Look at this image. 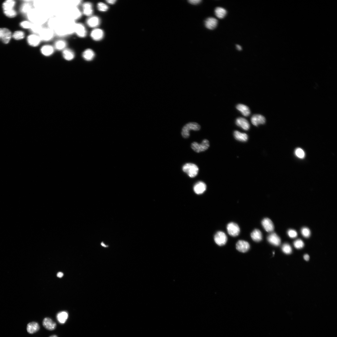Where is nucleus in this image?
<instances>
[{
	"label": "nucleus",
	"mask_w": 337,
	"mask_h": 337,
	"mask_svg": "<svg viewBox=\"0 0 337 337\" xmlns=\"http://www.w3.org/2000/svg\"><path fill=\"white\" fill-rule=\"evenodd\" d=\"M13 37L16 40H20L23 39L25 37L24 33L21 31L15 32L13 35Z\"/></svg>",
	"instance_id": "obj_37"
},
{
	"label": "nucleus",
	"mask_w": 337,
	"mask_h": 337,
	"mask_svg": "<svg viewBox=\"0 0 337 337\" xmlns=\"http://www.w3.org/2000/svg\"><path fill=\"white\" fill-rule=\"evenodd\" d=\"M49 337H58L56 335H53Z\"/></svg>",
	"instance_id": "obj_53"
},
{
	"label": "nucleus",
	"mask_w": 337,
	"mask_h": 337,
	"mask_svg": "<svg viewBox=\"0 0 337 337\" xmlns=\"http://www.w3.org/2000/svg\"><path fill=\"white\" fill-rule=\"evenodd\" d=\"M206 185L203 182L199 181L197 183L193 188L195 192L197 195L203 193L206 189Z\"/></svg>",
	"instance_id": "obj_15"
},
{
	"label": "nucleus",
	"mask_w": 337,
	"mask_h": 337,
	"mask_svg": "<svg viewBox=\"0 0 337 337\" xmlns=\"http://www.w3.org/2000/svg\"><path fill=\"white\" fill-rule=\"evenodd\" d=\"M295 153L296 156L300 159L303 158L305 156L304 151L300 148H298L296 150Z\"/></svg>",
	"instance_id": "obj_41"
},
{
	"label": "nucleus",
	"mask_w": 337,
	"mask_h": 337,
	"mask_svg": "<svg viewBox=\"0 0 337 337\" xmlns=\"http://www.w3.org/2000/svg\"><path fill=\"white\" fill-rule=\"evenodd\" d=\"M3 28H0V38L1 39L3 33Z\"/></svg>",
	"instance_id": "obj_51"
},
{
	"label": "nucleus",
	"mask_w": 337,
	"mask_h": 337,
	"mask_svg": "<svg viewBox=\"0 0 337 337\" xmlns=\"http://www.w3.org/2000/svg\"><path fill=\"white\" fill-rule=\"evenodd\" d=\"M32 9L31 5L30 3L26 2L23 4L21 8V11L24 13H27Z\"/></svg>",
	"instance_id": "obj_36"
},
{
	"label": "nucleus",
	"mask_w": 337,
	"mask_h": 337,
	"mask_svg": "<svg viewBox=\"0 0 337 337\" xmlns=\"http://www.w3.org/2000/svg\"><path fill=\"white\" fill-rule=\"evenodd\" d=\"M302 235L305 238H308L310 236L311 232L309 229L307 228H303L301 230Z\"/></svg>",
	"instance_id": "obj_43"
},
{
	"label": "nucleus",
	"mask_w": 337,
	"mask_h": 337,
	"mask_svg": "<svg viewBox=\"0 0 337 337\" xmlns=\"http://www.w3.org/2000/svg\"><path fill=\"white\" fill-rule=\"evenodd\" d=\"M262 224L266 231L271 232L274 231V226L271 220L267 218H265L262 220Z\"/></svg>",
	"instance_id": "obj_19"
},
{
	"label": "nucleus",
	"mask_w": 337,
	"mask_h": 337,
	"mask_svg": "<svg viewBox=\"0 0 337 337\" xmlns=\"http://www.w3.org/2000/svg\"><path fill=\"white\" fill-rule=\"evenodd\" d=\"M3 31L1 39L5 44L8 43L11 38L12 34L10 31L7 28H3Z\"/></svg>",
	"instance_id": "obj_27"
},
{
	"label": "nucleus",
	"mask_w": 337,
	"mask_h": 337,
	"mask_svg": "<svg viewBox=\"0 0 337 337\" xmlns=\"http://www.w3.org/2000/svg\"><path fill=\"white\" fill-rule=\"evenodd\" d=\"M215 13L216 16L218 18L220 19H222L225 16L227 12L224 8L218 7L215 9Z\"/></svg>",
	"instance_id": "obj_33"
},
{
	"label": "nucleus",
	"mask_w": 337,
	"mask_h": 337,
	"mask_svg": "<svg viewBox=\"0 0 337 337\" xmlns=\"http://www.w3.org/2000/svg\"><path fill=\"white\" fill-rule=\"evenodd\" d=\"M98 10L101 12H105L109 9V7L105 4L102 2H99L98 4Z\"/></svg>",
	"instance_id": "obj_42"
},
{
	"label": "nucleus",
	"mask_w": 337,
	"mask_h": 337,
	"mask_svg": "<svg viewBox=\"0 0 337 337\" xmlns=\"http://www.w3.org/2000/svg\"><path fill=\"white\" fill-rule=\"evenodd\" d=\"M67 45L66 42L65 40L60 39L56 41L54 44L55 49L58 51H62L66 48Z\"/></svg>",
	"instance_id": "obj_28"
},
{
	"label": "nucleus",
	"mask_w": 337,
	"mask_h": 337,
	"mask_svg": "<svg viewBox=\"0 0 337 337\" xmlns=\"http://www.w3.org/2000/svg\"><path fill=\"white\" fill-rule=\"evenodd\" d=\"M101 246H102V247H104V248H107V247H109V246H107V245H105V244H104V242H101Z\"/></svg>",
	"instance_id": "obj_50"
},
{
	"label": "nucleus",
	"mask_w": 337,
	"mask_h": 337,
	"mask_svg": "<svg viewBox=\"0 0 337 337\" xmlns=\"http://www.w3.org/2000/svg\"><path fill=\"white\" fill-rule=\"evenodd\" d=\"M227 230L229 235L233 237L238 236L240 232L239 226L233 222L230 223L228 224Z\"/></svg>",
	"instance_id": "obj_8"
},
{
	"label": "nucleus",
	"mask_w": 337,
	"mask_h": 337,
	"mask_svg": "<svg viewBox=\"0 0 337 337\" xmlns=\"http://www.w3.org/2000/svg\"><path fill=\"white\" fill-rule=\"evenodd\" d=\"M267 240L270 243L275 246H279L281 243L280 238L275 233L270 234L267 237Z\"/></svg>",
	"instance_id": "obj_18"
},
{
	"label": "nucleus",
	"mask_w": 337,
	"mask_h": 337,
	"mask_svg": "<svg viewBox=\"0 0 337 337\" xmlns=\"http://www.w3.org/2000/svg\"><path fill=\"white\" fill-rule=\"evenodd\" d=\"M95 56L94 52L91 49H87L84 50L82 54V57L86 61H90L93 59Z\"/></svg>",
	"instance_id": "obj_26"
},
{
	"label": "nucleus",
	"mask_w": 337,
	"mask_h": 337,
	"mask_svg": "<svg viewBox=\"0 0 337 337\" xmlns=\"http://www.w3.org/2000/svg\"><path fill=\"white\" fill-rule=\"evenodd\" d=\"M90 36L93 40L98 41L102 39L104 36V33L102 30L96 28L91 31Z\"/></svg>",
	"instance_id": "obj_14"
},
{
	"label": "nucleus",
	"mask_w": 337,
	"mask_h": 337,
	"mask_svg": "<svg viewBox=\"0 0 337 337\" xmlns=\"http://www.w3.org/2000/svg\"><path fill=\"white\" fill-rule=\"evenodd\" d=\"M55 34L54 30L49 28H43L38 35L42 41L48 42L52 40Z\"/></svg>",
	"instance_id": "obj_4"
},
{
	"label": "nucleus",
	"mask_w": 337,
	"mask_h": 337,
	"mask_svg": "<svg viewBox=\"0 0 337 337\" xmlns=\"http://www.w3.org/2000/svg\"><path fill=\"white\" fill-rule=\"evenodd\" d=\"M250 247V245L248 242L244 240L238 241L236 245L237 249L242 253L247 252L249 250Z\"/></svg>",
	"instance_id": "obj_12"
},
{
	"label": "nucleus",
	"mask_w": 337,
	"mask_h": 337,
	"mask_svg": "<svg viewBox=\"0 0 337 337\" xmlns=\"http://www.w3.org/2000/svg\"><path fill=\"white\" fill-rule=\"evenodd\" d=\"M83 13L87 16H91L93 13L92 5L91 3L86 2L83 5Z\"/></svg>",
	"instance_id": "obj_23"
},
{
	"label": "nucleus",
	"mask_w": 337,
	"mask_h": 337,
	"mask_svg": "<svg viewBox=\"0 0 337 337\" xmlns=\"http://www.w3.org/2000/svg\"><path fill=\"white\" fill-rule=\"evenodd\" d=\"M282 250L283 252L286 254H290L292 252V248L288 244L283 245L282 247Z\"/></svg>",
	"instance_id": "obj_39"
},
{
	"label": "nucleus",
	"mask_w": 337,
	"mask_h": 337,
	"mask_svg": "<svg viewBox=\"0 0 337 337\" xmlns=\"http://www.w3.org/2000/svg\"><path fill=\"white\" fill-rule=\"evenodd\" d=\"M304 259L306 261H308L309 260V256L308 254H305L304 256Z\"/></svg>",
	"instance_id": "obj_47"
},
{
	"label": "nucleus",
	"mask_w": 337,
	"mask_h": 337,
	"mask_svg": "<svg viewBox=\"0 0 337 337\" xmlns=\"http://www.w3.org/2000/svg\"><path fill=\"white\" fill-rule=\"evenodd\" d=\"M251 122L253 125L258 126L260 124H264L266 122V119L265 117L262 115L256 114L252 117Z\"/></svg>",
	"instance_id": "obj_13"
},
{
	"label": "nucleus",
	"mask_w": 337,
	"mask_h": 337,
	"mask_svg": "<svg viewBox=\"0 0 337 337\" xmlns=\"http://www.w3.org/2000/svg\"><path fill=\"white\" fill-rule=\"evenodd\" d=\"M43 324L46 329L50 331L54 330L57 326L56 323L48 317H46L44 319Z\"/></svg>",
	"instance_id": "obj_17"
},
{
	"label": "nucleus",
	"mask_w": 337,
	"mask_h": 337,
	"mask_svg": "<svg viewBox=\"0 0 337 337\" xmlns=\"http://www.w3.org/2000/svg\"><path fill=\"white\" fill-rule=\"evenodd\" d=\"M236 48H237V49L238 50L240 51V50H241L242 49V48L239 45H236Z\"/></svg>",
	"instance_id": "obj_52"
},
{
	"label": "nucleus",
	"mask_w": 337,
	"mask_h": 337,
	"mask_svg": "<svg viewBox=\"0 0 337 337\" xmlns=\"http://www.w3.org/2000/svg\"><path fill=\"white\" fill-rule=\"evenodd\" d=\"M66 15L68 16V19L75 21L78 19L82 16V13L76 7H73L67 10Z\"/></svg>",
	"instance_id": "obj_6"
},
{
	"label": "nucleus",
	"mask_w": 337,
	"mask_h": 337,
	"mask_svg": "<svg viewBox=\"0 0 337 337\" xmlns=\"http://www.w3.org/2000/svg\"><path fill=\"white\" fill-rule=\"evenodd\" d=\"M234 134L235 139L239 141L246 142L248 140V135L246 133L236 131L234 132Z\"/></svg>",
	"instance_id": "obj_30"
},
{
	"label": "nucleus",
	"mask_w": 337,
	"mask_h": 337,
	"mask_svg": "<svg viewBox=\"0 0 337 337\" xmlns=\"http://www.w3.org/2000/svg\"><path fill=\"white\" fill-rule=\"evenodd\" d=\"M39 329L40 326L38 323L36 322H30L27 326V331L30 334H33L36 332Z\"/></svg>",
	"instance_id": "obj_25"
},
{
	"label": "nucleus",
	"mask_w": 337,
	"mask_h": 337,
	"mask_svg": "<svg viewBox=\"0 0 337 337\" xmlns=\"http://www.w3.org/2000/svg\"><path fill=\"white\" fill-rule=\"evenodd\" d=\"M236 124L237 125L245 130H248L250 128V124L248 121L244 118H238L236 121Z\"/></svg>",
	"instance_id": "obj_21"
},
{
	"label": "nucleus",
	"mask_w": 337,
	"mask_h": 337,
	"mask_svg": "<svg viewBox=\"0 0 337 337\" xmlns=\"http://www.w3.org/2000/svg\"><path fill=\"white\" fill-rule=\"evenodd\" d=\"M62 56L64 59L67 61L73 60L75 57L73 51L70 48H66L62 52Z\"/></svg>",
	"instance_id": "obj_20"
},
{
	"label": "nucleus",
	"mask_w": 337,
	"mask_h": 337,
	"mask_svg": "<svg viewBox=\"0 0 337 337\" xmlns=\"http://www.w3.org/2000/svg\"><path fill=\"white\" fill-rule=\"evenodd\" d=\"M63 20L57 18H52L48 22V28L55 30L62 23Z\"/></svg>",
	"instance_id": "obj_24"
},
{
	"label": "nucleus",
	"mask_w": 337,
	"mask_h": 337,
	"mask_svg": "<svg viewBox=\"0 0 337 337\" xmlns=\"http://www.w3.org/2000/svg\"><path fill=\"white\" fill-rule=\"evenodd\" d=\"M237 109L242 114L246 117L249 116L250 114V110L248 106L242 104H239L236 106Z\"/></svg>",
	"instance_id": "obj_31"
},
{
	"label": "nucleus",
	"mask_w": 337,
	"mask_h": 337,
	"mask_svg": "<svg viewBox=\"0 0 337 337\" xmlns=\"http://www.w3.org/2000/svg\"><path fill=\"white\" fill-rule=\"evenodd\" d=\"M32 23L28 21H24L22 22L20 24V26L22 28L25 29H30L31 28Z\"/></svg>",
	"instance_id": "obj_44"
},
{
	"label": "nucleus",
	"mask_w": 337,
	"mask_h": 337,
	"mask_svg": "<svg viewBox=\"0 0 337 337\" xmlns=\"http://www.w3.org/2000/svg\"><path fill=\"white\" fill-rule=\"evenodd\" d=\"M74 33L80 38H84L87 35V31L84 25L81 23H76Z\"/></svg>",
	"instance_id": "obj_9"
},
{
	"label": "nucleus",
	"mask_w": 337,
	"mask_h": 337,
	"mask_svg": "<svg viewBox=\"0 0 337 337\" xmlns=\"http://www.w3.org/2000/svg\"><path fill=\"white\" fill-rule=\"evenodd\" d=\"M251 236L254 241L257 242L261 241L263 238L261 232L258 229H255L251 233Z\"/></svg>",
	"instance_id": "obj_29"
},
{
	"label": "nucleus",
	"mask_w": 337,
	"mask_h": 337,
	"mask_svg": "<svg viewBox=\"0 0 337 337\" xmlns=\"http://www.w3.org/2000/svg\"><path fill=\"white\" fill-rule=\"evenodd\" d=\"M43 29L42 25L37 23H32L30 29L34 34L38 35Z\"/></svg>",
	"instance_id": "obj_35"
},
{
	"label": "nucleus",
	"mask_w": 337,
	"mask_h": 337,
	"mask_svg": "<svg viewBox=\"0 0 337 337\" xmlns=\"http://www.w3.org/2000/svg\"><path fill=\"white\" fill-rule=\"evenodd\" d=\"M214 240L217 245L222 246L226 243L227 237L226 235L223 232L218 231L215 235Z\"/></svg>",
	"instance_id": "obj_7"
},
{
	"label": "nucleus",
	"mask_w": 337,
	"mask_h": 337,
	"mask_svg": "<svg viewBox=\"0 0 337 337\" xmlns=\"http://www.w3.org/2000/svg\"><path fill=\"white\" fill-rule=\"evenodd\" d=\"M55 49L53 46L47 45L42 46L40 48V51L43 56L45 57H49L52 56L54 53Z\"/></svg>",
	"instance_id": "obj_11"
},
{
	"label": "nucleus",
	"mask_w": 337,
	"mask_h": 337,
	"mask_svg": "<svg viewBox=\"0 0 337 337\" xmlns=\"http://www.w3.org/2000/svg\"><path fill=\"white\" fill-rule=\"evenodd\" d=\"M15 4V2L13 0H8L6 1L3 4V8L4 11L13 9Z\"/></svg>",
	"instance_id": "obj_34"
},
{
	"label": "nucleus",
	"mask_w": 337,
	"mask_h": 337,
	"mask_svg": "<svg viewBox=\"0 0 337 337\" xmlns=\"http://www.w3.org/2000/svg\"><path fill=\"white\" fill-rule=\"evenodd\" d=\"M27 15L29 20L33 23L42 25L47 20L44 13L37 9H32Z\"/></svg>",
	"instance_id": "obj_1"
},
{
	"label": "nucleus",
	"mask_w": 337,
	"mask_h": 337,
	"mask_svg": "<svg viewBox=\"0 0 337 337\" xmlns=\"http://www.w3.org/2000/svg\"><path fill=\"white\" fill-rule=\"evenodd\" d=\"M5 15L9 18H13L17 15V13L14 9L4 11Z\"/></svg>",
	"instance_id": "obj_40"
},
{
	"label": "nucleus",
	"mask_w": 337,
	"mask_h": 337,
	"mask_svg": "<svg viewBox=\"0 0 337 337\" xmlns=\"http://www.w3.org/2000/svg\"><path fill=\"white\" fill-rule=\"evenodd\" d=\"M188 2L192 4L195 5L200 3L202 1L201 0H189Z\"/></svg>",
	"instance_id": "obj_46"
},
{
	"label": "nucleus",
	"mask_w": 337,
	"mask_h": 337,
	"mask_svg": "<svg viewBox=\"0 0 337 337\" xmlns=\"http://www.w3.org/2000/svg\"><path fill=\"white\" fill-rule=\"evenodd\" d=\"M68 313L65 311L60 312L58 314L56 318L58 321L61 324H64L68 319Z\"/></svg>",
	"instance_id": "obj_32"
},
{
	"label": "nucleus",
	"mask_w": 337,
	"mask_h": 337,
	"mask_svg": "<svg viewBox=\"0 0 337 337\" xmlns=\"http://www.w3.org/2000/svg\"><path fill=\"white\" fill-rule=\"evenodd\" d=\"M100 20L97 16H90L87 20V25L91 28L97 27L100 24Z\"/></svg>",
	"instance_id": "obj_16"
},
{
	"label": "nucleus",
	"mask_w": 337,
	"mask_h": 337,
	"mask_svg": "<svg viewBox=\"0 0 337 337\" xmlns=\"http://www.w3.org/2000/svg\"><path fill=\"white\" fill-rule=\"evenodd\" d=\"M57 276L59 278H62L63 275V274L62 272H59L57 274Z\"/></svg>",
	"instance_id": "obj_49"
},
{
	"label": "nucleus",
	"mask_w": 337,
	"mask_h": 337,
	"mask_svg": "<svg viewBox=\"0 0 337 337\" xmlns=\"http://www.w3.org/2000/svg\"><path fill=\"white\" fill-rule=\"evenodd\" d=\"M209 146V142L207 139L203 140L200 144L195 142L192 143L191 145L192 149L197 153L205 151L208 149Z\"/></svg>",
	"instance_id": "obj_5"
},
{
	"label": "nucleus",
	"mask_w": 337,
	"mask_h": 337,
	"mask_svg": "<svg viewBox=\"0 0 337 337\" xmlns=\"http://www.w3.org/2000/svg\"><path fill=\"white\" fill-rule=\"evenodd\" d=\"M106 2L110 4L113 5L114 4L117 2L116 1H107Z\"/></svg>",
	"instance_id": "obj_48"
},
{
	"label": "nucleus",
	"mask_w": 337,
	"mask_h": 337,
	"mask_svg": "<svg viewBox=\"0 0 337 337\" xmlns=\"http://www.w3.org/2000/svg\"><path fill=\"white\" fill-rule=\"evenodd\" d=\"M27 41L30 46L36 47L41 43L42 40L38 35L33 34L28 36Z\"/></svg>",
	"instance_id": "obj_10"
},
{
	"label": "nucleus",
	"mask_w": 337,
	"mask_h": 337,
	"mask_svg": "<svg viewBox=\"0 0 337 337\" xmlns=\"http://www.w3.org/2000/svg\"><path fill=\"white\" fill-rule=\"evenodd\" d=\"M289 236L291 238H294L298 236V234L296 232L293 230H290L288 232Z\"/></svg>",
	"instance_id": "obj_45"
},
{
	"label": "nucleus",
	"mask_w": 337,
	"mask_h": 337,
	"mask_svg": "<svg viewBox=\"0 0 337 337\" xmlns=\"http://www.w3.org/2000/svg\"><path fill=\"white\" fill-rule=\"evenodd\" d=\"M201 127L199 125L196 123H190L186 124L183 128L181 135L184 138H187L190 136V132L191 130L198 131L200 130Z\"/></svg>",
	"instance_id": "obj_2"
},
{
	"label": "nucleus",
	"mask_w": 337,
	"mask_h": 337,
	"mask_svg": "<svg viewBox=\"0 0 337 337\" xmlns=\"http://www.w3.org/2000/svg\"><path fill=\"white\" fill-rule=\"evenodd\" d=\"M182 170L190 177L194 178L197 176L199 171V168L195 164L188 163L183 166Z\"/></svg>",
	"instance_id": "obj_3"
},
{
	"label": "nucleus",
	"mask_w": 337,
	"mask_h": 337,
	"mask_svg": "<svg viewBox=\"0 0 337 337\" xmlns=\"http://www.w3.org/2000/svg\"><path fill=\"white\" fill-rule=\"evenodd\" d=\"M218 21L217 19L212 17L207 19L205 22V26L208 29L213 30L217 27Z\"/></svg>",
	"instance_id": "obj_22"
},
{
	"label": "nucleus",
	"mask_w": 337,
	"mask_h": 337,
	"mask_svg": "<svg viewBox=\"0 0 337 337\" xmlns=\"http://www.w3.org/2000/svg\"><path fill=\"white\" fill-rule=\"evenodd\" d=\"M294 246L296 248L300 249L304 247V244L302 240L300 239H298L294 241Z\"/></svg>",
	"instance_id": "obj_38"
}]
</instances>
